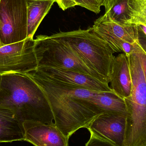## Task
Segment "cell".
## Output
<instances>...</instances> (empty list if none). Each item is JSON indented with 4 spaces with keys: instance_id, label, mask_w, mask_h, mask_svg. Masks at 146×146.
I'll return each instance as SVG.
<instances>
[{
    "instance_id": "obj_1",
    "label": "cell",
    "mask_w": 146,
    "mask_h": 146,
    "mask_svg": "<svg viewBox=\"0 0 146 146\" xmlns=\"http://www.w3.org/2000/svg\"><path fill=\"white\" fill-rule=\"evenodd\" d=\"M25 74L44 92L55 125L68 138L80 129L86 127L101 114H127L124 99L114 92L93 91L57 82L35 70Z\"/></svg>"
},
{
    "instance_id": "obj_2",
    "label": "cell",
    "mask_w": 146,
    "mask_h": 146,
    "mask_svg": "<svg viewBox=\"0 0 146 146\" xmlns=\"http://www.w3.org/2000/svg\"><path fill=\"white\" fill-rule=\"evenodd\" d=\"M0 107L12 111L23 122L33 121L55 124L44 92L25 74L1 75Z\"/></svg>"
},
{
    "instance_id": "obj_3",
    "label": "cell",
    "mask_w": 146,
    "mask_h": 146,
    "mask_svg": "<svg viewBox=\"0 0 146 146\" xmlns=\"http://www.w3.org/2000/svg\"><path fill=\"white\" fill-rule=\"evenodd\" d=\"M132 77V92L124 99L126 108L125 146H146V82L139 53L127 56Z\"/></svg>"
},
{
    "instance_id": "obj_4",
    "label": "cell",
    "mask_w": 146,
    "mask_h": 146,
    "mask_svg": "<svg viewBox=\"0 0 146 146\" xmlns=\"http://www.w3.org/2000/svg\"><path fill=\"white\" fill-rule=\"evenodd\" d=\"M54 35L62 39L87 66L110 83L114 53L107 43L95 33L92 27L60 32Z\"/></svg>"
},
{
    "instance_id": "obj_5",
    "label": "cell",
    "mask_w": 146,
    "mask_h": 146,
    "mask_svg": "<svg viewBox=\"0 0 146 146\" xmlns=\"http://www.w3.org/2000/svg\"><path fill=\"white\" fill-rule=\"evenodd\" d=\"M34 52L38 67L72 70L108 83L103 76L87 66L67 44L54 34L36 36L34 39Z\"/></svg>"
},
{
    "instance_id": "obj_6",
    "label": "cell",
    "mask_w": 146,
    "mask_h": 146,
    "mask_svg": "<svg viewBox=\"0 0 146 146\" xmlns=\"http://www.w3.org/2000/svg\"><path fill=\"white\" fill-rule=\"evenodd\" d=\"M27 0H0V46L27 38Z\"/></svg>"
},
{
    "instance_id": "obj_7",
    "label": "cell",
    "mask_w": 146,
    "mask_h": 146,
    "mask_svg": "<svg viewBox=\"0 0 146 146\" xmlns=\"http://www.w3.org/2000/svg\"><path fill=\"white\" fill-rule=\"evenodd\" d=\"M37 67L33 38L0 46V75L25 74Z\"/></svg>"
},
{
    "instance_id": "obj_8",
    "label": "cell",
    "mask_w": 146,
    "mask_h": 146,
    "mask_svg": "<svg viewBox=\"0 0 146 146\" xmlns=\"http://www.w3.org/2000/svg\"><path fill=\"white\" fill-rule=\"evenodd\" d=\"M95 33L105 41L114 53L122 52L129 54L133 46L138 42L137 26L121 24L106 19L101 16L92 27Z\"/></svg>"
},
{
    "instance_id": "obj_9",
    "label": "cell",
    "mask_w": 146,
    "mask_h": 146,
    "mask_svg": "<svg viewBox=\"0 0 146 146\" xmlns=\"http://www.w3.org/2000/svg\"><path fill=\"white\" fill-rule=\"evenodd\" d=\"M126 115L107 112L101 114L86 128L91 134L116 146H125Z\"/></svg>"
},
{
    "instance_id": "obj_10",
    "label": "cell",
    "mask_w": 146,
    "mask_h": 146,
    "mask_svg": "<svg viewBox=\"0 0 146 146\" xmlns=\"http://www.w3.org/2000/svg\"><path fill=\"white\" fill-rule=\"evenodd\" d=\"M36 72L57 82L101 92H114L108 83L85 74L68 69L38 67Z\"/></svg>"
},
{
    "instance_id": "obj_11",
    "label": "cell",
    "mask_w": 146,
    "mask_h": 146,
    "mask_svg": "<svg viewBox=\"0 0 146 146\" xmlns=\"http://www.w3.org/2000/svg\"><path fill=\"white\" fill-rule=\"evenodd\" d=\"M25 141L35 146H68L69 138L55 124L26 121L23 122Z\"/></svg>"
},
{
    "instance_id": "obj_12",
    "label": "cell",
    "mask_w": 146,
    "mask_h": 146,
    "mask_svg": "<svg viewBox=\"0 0 146 146\" xmlns=\"http://www.w3.org/2000/svg\"><path fill=\"white\" fill-rule=\"evenodd\" d=\"M110 82L111 88L119 97L124 99L130 96L133 83L128 58L124 53L114 58Z\"/></svg>"
},
{
    "instance_id": "obj_13",
    "label": "cell",
    "mask_w": 146,
    "mask_h": 146,
    "mask_svg": "<svg viewBox=\"0 0 146 146\" xmlns=\"http://www.w3.org/2000/svg\"><path fill=\"white\" fill-rule=\"evenodd\" d=\"M23 123L12 111L0 107V142L25 141Z\"/></svg>"
},
{
    "instance_id": "obj_14",
    "label": "cell",
    "mask_w": 146,
    "mask_h": 146,
    "mask_svg": "<svg viewBox=\"0 0 146 146\" xmlns=\"http://www.w3.org/2000/svg\"><path fill=\"white\" fill-rule=\"evenodd\" d=\"M27 38L33 36L55 0H27Z\"/></svg>"
},
{
    "instance_id": "obj_15",
    "label": "cell",
    "mask_w": 146,
    "mask_h": 146,
    "mask_svg": "<svg viewBox=\"0 0 146 146\" xmlns=\"http://www.w3.org/2000/svg\"><path fill=\"white\" fill-rule=\"evenodd\" d=\"M128 2L129 0H109L102 16L110 21L128 24L130 19Z\"/></svg>"
},
{
    "instance_id": "obj_16",
    "label": "cell",
    "mask_w": 146,
    "mask_h": 146,
    "mask_svg": "<svg viewBox=\"0 0 146 146\" xmlns=\"http://www.w3.org/2000/svg\"><path fill=\"white\" fill-rule=\"evenodd\" d=\"M128 24L146 27V0H129Z\"/></svg>"
},
{
    "instance_id": "obj_17",
    "label": "cell",
    "mask_w": 146,
    "mask_h": 146,
    "mask_svg": "<svg viewBox=\"0 0 146 146\" xmlns=\"http://www.w3.org/2000/svg\"><path fill=\"white\" fill-rule=\"evenodd\" d=\"M77 6L85 8L96 14L100 12L101 6L97 0H75Z\"/></svg>"
},
{
    "instance_id": "obj_18",
    "label": "cell",
    "mask_w": 146,
    "mask_h": 146,
    "mask_svg": "<svg viewBox=\"0 0 146 146\" xmlns=\"http://www.w3.org/2000/svg\"><path fill=\"white\" fill-rule=\"evenodd\" d=\"M85 146H116L108 141L101 139L91 134L89 141Z\"/></svg>"
},
{
    "instance_id": "obj_19",
    "label": "cell",
    "mask_w": 146,
    "mask_h": 146,
    "mask_svg": "<svg viewBox=\"0 0 146 146\" xmlns=\"http://www.w3.org/2000/svg\"><path fill=\"white\" fill-rule=\"evenodd\" d=\"M137 26L138 32L137 44L146 54V35L144 34L139 26Z\"/></svg>"
},
{
    "instance_id": "obj_20",
    "label": "cell",
    "mask_w": 146,
    "mask_h": 146,
    "mask_svg": "<svg viewBox=\"0 0 146 146\" xmlns=\"http://www.w3.org/2000/svg\"><path fill=\"white\" fill-rule=\"evenodd\" d=\"M59 7L62 10H65L77 6L75 0H55Z\"/></svg>"
},
{
    "instance_id": "obj_21",
    "label": "cell",
    "mask_w": 146,
    "mask_h": 146,
    "mask_svg": "<svg viewBox=\"0 0 146 146\" xmlns=\"http://www.w3.org/2000/svg\"><path fill=\"white\" fill-rule=\"evenodd\" d=\"M136 51L139 53L146 82V54L143 50H142L138 44H137Z\"/></svg>"
},
{
    "instance_id": "obj_22",
    "label": "cell",
    "mask_w": 146,
    "mask_h": 146,
    "mask_svg": "<svg viewBox=\"0 0 146 146\" xmlns=\"http://www.w3.org/2000/svg\"><path fill=\"white\" fill-rule=\"evenodd\" d=\"M98 2L99 3L100 6H104L105 7L108 3L109 0H97Z\"/></svg>"
},
{
    "instance_id": "obj_23",
    "label": "cell",
    "mask_w": 146,
    "mask_h": 146,
    "mask_svg": "<svg viewBox=\"0 0 146 146\" xmlns=\"http://www.w3.org/2000/svg\"><path fill=\"white\" fill-rule=\"evenodd\" d=\"M1 75H0V80H1Z\"/></svg>"
},
{
    "instance_id": "obj_24",
    "label": "cell",
    "mask_w": 146,
    "mask_h": 146,
    "mask_svg": "<svg viewBox=\"0 0 146 146\" xmlns=\"http://www.w3.org/2000/svg\"><path fill=\"white\" fill-rule=\"evenodd\" d=\"M42 1H43V0H42Z\"/></svg>"
}]
</instances>
